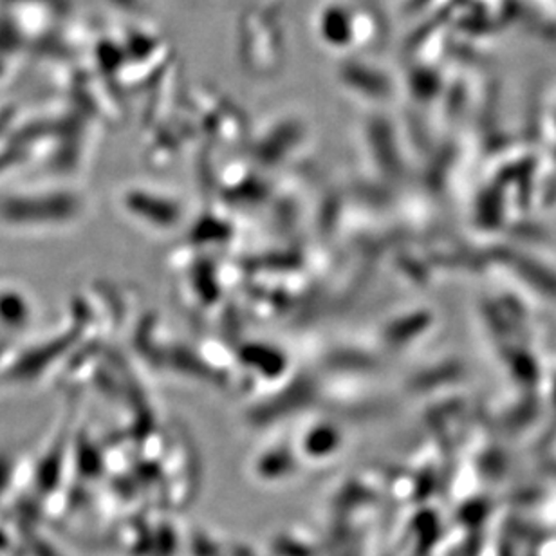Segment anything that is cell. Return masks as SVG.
<instances>
[{"label": "cell", "mask_w": 556, "mask_h": 556, "mask_svg": "<svg viewBox=\"0 0 556 556\" xmlns=\"http://www.w3.org/2000/svg\"><path fill=\"white\" fill-rule=\"evenodd\" d=\"M348 11L343 8H329L324 11V16L320 18V33L329 43H337V46H345L349 38L353 40V24L349 26Z\"/></svg>", "instance_id": "obj_1"}]
</instances>
